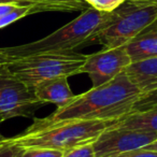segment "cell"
<instances>
[{
    "instance_id": "obj_1",
    "label": "cell",
    "mask_w": 157,
    "mask_h": 157,
    "mask_svg": "<svg viewBox=\"0 0 157 157\" xmlns=\"http://www.w3.org/2000/svg\"><path fill=\"white\" fill-rule=\"evenodd\" d=\"M141 92L122 72L112 81L75 95L48 117L54 121H103L115 123L132 111Z\"/></svg>"
},
{
    "instance_id": "obj_2",
    "label": "cell",
    "mask_w": 157,
    "mask_h": 157,
    "mask_svg": "<svg viewBox=\"0 0 157 157\" xmlns=\"http://www.w3.org/2000/svg\"><path fill=\"white\" fill-rule=\"evenodd\" d=\"M112 124L103 121H54L46 116L33 118L26 130L8 138V141L23 148L46 147L66 152L78 144L95 141Z\"/></svg>"
},
{
    "instance_id": "obj_3",
    "label": "cell",
    "mask_w": 157,
    "mask_h": 157,
    "mask_svg": "<svg viewBox=\"0 0 157 157\" xmlns=\"http://www.w3.org/2000/svg\"><path fill=\"white\" fill-rule=\"evenodd\" d=\"M111 20V13L88 7L78 17L46 37L27 44L10 46L14 60L43 53L72 52L83 44L96 41Z\"/></svg>"
},
{
    "instance_id": "obj_4",
    "label": "cell",
    "mask_w": 157,
    "mask_h": 157,
    "mask_svg": "<svg viewBox=\"0 0 157 157\" xmlns=\"http://www.w3.org/2000/svg\"><path fill=\"white\" fill-rule=\"evenodd\" d=\"M81 53H43L12 61L7 67V74L35 88L40 82L50 78L78 74L85 60Z\"/></svg>"
},
{
    "instance_id": "obj_5",
    "label": "cell",
    "mask_w": 157,
    "mask_h": 157,
    "mask_svg": "<svg viewBox=\"0 0 157 157\" xmlns=\"http://www.w3.org/2000/svg\"><path fill=\"white\" fill-rule=\"evenodd\" d=\"M156 18L157 3L126 0L111 12V20L96 41L102 44L103 48L126 45Z\"/></svg>"
},
{
    "instance_id": "obj_6",
    "label": "cell",
    "mask_w": 157,
    "mask_h": 157,
    "mask_svg": "<svg viewBox=\"0 0 157 157\" xmlns=\"http://www.w3.org/2000/svg\"><path fill=\"white\" fill-rule=\"evenodd\" d=\"M42 105L33 88L10 75L0 76V123L13 117H31Z\"/></svg>"
},
{
    "instance_id": "obj_7",
    "label": "cell",
    "mask_w": 157,
    "mask_h": 157,
    "mask_svg": "<svg viewBox=\"0 0 157 157\" xmlns=\"http://www.w3.org/2000/svg\"><path fill=\"white\" fill-rule=\"evenodd\" d=\"M130 63L125 45L103 48L86 55L78 73H86L92 81V87H98L120 75Z\"/></svg>"
},
{
    "instance_id": "obj_8",
    "label": "cell",
    "mask_w": 157,
    "mask_h": 157,
    "mask_svg": "<svg viewBox=\"0 0 157 157\" xmlns=\"http://www.w3.org/2000/svg\"><path fill=\"white\" fill-rule=\"evenodd\" d=\"M157 140V132L107 128L94 141L95 157H109L143 148Z\"/></svg>"
},
{
    "instance_id": "obj_9",
    "label": "cell",
    "mask_w": 157,
    "mask_h": 157,
    "mask_svg": "<svg viewBox=\"0 0 157 157\" xmlns=\"http://www.w3.org/2000/svg\"><path fill=\"white\" fill-rule=\"evenodd\" d=\"M131 63L157 57V18L125 45Z\"/></svg>"
},
{
    "instance_id": "obj_10",
    "label": "cell",
    "mask_w": 157,
    "mask_h": 157,
    "mask_svg": "<svg viewBox=\"0 0 157 157\" xmlns=\"http://www.w3.org/2000/svg\"><path fill=\"white\" fill-rule=\"evenodd\" d=\"M33 90L37 98L43 105L53 103L56 105L57 108L65 105L75 96L70 88L68 78L66 76L42 81Z\"/></svg>"
},
{
    "instance_id": "obj_11",
    "label": "cell",
    "mask_w": 157,
    "mask_h": 157,
    "mask_svg": "<svg viewBox=\"0 0 157 157\" xmlns=\"http://www.w3.org/2000/svg\"><path fill=\"white\" fill-rule=\"evenodd\" d=\"M125 72L141 94L157 90V57L131 63Z\"/></svg>"
},
{
    "instance_id": "obj_12",
    "label": "cell",
    "mask_w": 157,
    "mask_h": 157,
    "mask_svg": "<svg viewBox=\"0 0 157 157\" xmlns=\"http://www.w3.org/2000/svg\"><path fill=\"white\" fill-rule=\"evenodd\" d=\"M110 127L144 132H157V105L144 111L130 112Z\"/></svg>"
},
{
    "instance_id": "obj_13",
    "label": "cell",
    "mask_w": 157,
    "mask_h": 157,
    "mask_svg": "<svg viewBox=\"0 0 157 157\" xmlns=\"http://www.w3.org/2000/svg\"><path fill=\"white\" fill-rule=\"evenodd\" d=\"M31 2L36 6L37 12H83L88 8V5L84 0H31Z\"/></svg>"
},
{
    "instance_id": "obj_14",
    "label": "cell",
    "mask_w": 157,
    "mask_h": 157,
    "mask_svg": "<svg viewBox=\"0 0 157 157\" xmlns=\"http://www.w3.org/2000/svg\"><path fill=\"white\" fill-rule=\"evenodd\" d=\"M33 13H37V9H36L35 5L17 6L15 9H13L11 12H9L7 15L0 17V29L5 28V27L13 24L16 21Z\"/></svg>"
},
{
    "instance_id": "obj_15",
    "label": "cell",
    "mask_w": 157,
    "mask_h": 157,
    "mask_svg": "<svg viewBox=\"0 0 157 157\" xmlns=\"http://www.w3.org/2000/svg\"><path fill=\"white\" fill-rule=\"evenodd\" d=\"M156 105H157V90H154L152 92L141 94V96L138 98V100L133 105L132 111L131 112L144 111V110L151 109V108L156 107Z\"/></svg>"
},
{
    "instance_id": "obj_16",
    "label": "cell",
    "mask_w": 157,
    "mask_h": 157,
    "mask_svg": "<svg viewBox=\"0 0 157 157\" xmlns=\"http://www.w3.org/2000/svg\"><path fill=\"white\" fill-rule=\"evenodd\" d=\"M63 157H95L94 141L78 144L63 152Z\"/></svg>"
},
{
    "instance_id": "obj_17",
    "label": "cell",
    "mask_w": 157,
    "mask_h": 157,
    "mask_svg": "<svg viewBox=\"0 0 157 157\" xmlns=\"http://www.w3.org/2000/svg\"><path fill=\"white\" fill-rule=\"evenodd\" d=\"M88 7L101 12L111 13L126 0H84Z\"/></svg>"
},
{
    "instance_id": "obj_18",
    "label": "cell",
    "mask_w": 157,
    "mask_h": 157,
    "mask_svg": "<svg viewBox=\"0 0 157 157\" xmlns=\"http://www.w3.org/2000/svg\"><path fill=\"white\" fill-rule=\"evenodd\" d=\"M63 152L46 147H27L21 157H63Z\"/></svg>"
},
{
    "instance_id": "obj_19",
    "label": "cell",
    "mask_w": 157,
    "mask_h": 157,
    "mask_svg": "<svg viewBox=\"0 0 157 157\" xmlns=\"http://www.w3.org/2000/svg\"><path fill=\"white\" fill-rule=\"evenodd\" d=\"M23 152L24 148L22 146L9 142L8 138H6L2 144H0V157H21Z\"/></svg>"
},
{
    "instance_id": "obj_20",
    "label": "cell",
    "mask_w": 157,
    "mask_h": 157,
    "mask_svg": "<svg viewBox=\"0 0 157 157\" xmlns=\"http://www.w3.org/2000/svg\"><path fill=\"white\" fill-rule=\"evenodd\" d=\"M14 61V57L9 48H0V76L8 75L7 67L9 63Z\"/></svg>"
},
{
    "instance_id": "obj_21",
    "label": "cell",
    "mask_w": 157,
    "mask_h": 157,
    "mask_svg": "<svg viewBox=\"0 0 157 157\" xmlns=\"http://www.w3.org/2000/svg\"><path fill=\"white\" fill-rule=\"evenodd\" d=\"M109 157H157V152L148 151L145 148H139V150L130 151V152L122 153V154Z\"/></svg>"
},
{
    "instance_id": "obj_22",
    "label": "cell",
    "mask_w": 157,
    "mask_h": 157,
    "mask_svg": "<svg viewBox=\"0 0 157 157\" xmlns=\"http://www.w3.org/2000/svg\"><path fill=\"white\" fill-rule=\"evenodd\" d=\"M0 5H20V6H26V5H33L31 0H0Z\"/></svg>"
},
{
    "instance_id": "obj_23",
    "label": "cell",
    "mask_w": 157,
    "mask_h": 157,
    "mask_svg": "<svg viewBox=\"0 0 157 157\" xmlns=\"http://www.w3.org/2000/svg\"><path fill=\"white\" fill-rule=\"evenodd\" d=\"M20 5H0V17L7 15L9 12H11L13 9H15Z\"/></svg>"
},
{
    "instance_id": "obj_24",
    "label": "cell",
    "mask_w": 157,
    "mask_h": 157,
    "mask_svg": "<svg viewBox=\"0 0 157 157\" xmlns=\"http://www.w3.org/2000/svg\"><path fill=\"white\" fill-rule=\"evenodd\" d=\"M143 148L148 150V151H153V152H157V140L153 142V143H151L150 145L145 146V147H143Z\"/></svg>"
},
{
    "instance_id": "obj_25",
    "label": "cell",
    "mask_w": 157,
    "mask_h": 157,
    "mask_svg": "<svg viewBox=\"0 0 157 157\" xmlns=\"http://www.w3.org/2000/svg\"><path fill=\"white\" fill-rule=\"evenodd\" d=\"M135 1H145V2H153V3H157V0H135Z\"/></svg>"
},
{
    "instance_id": "obj_26",
    "label": "cell",
    "mask_w": 157,
    "mask_h": 157,
    "mask_svg": "<svg viewBox=\"0 0 157 157\" xmlns=\"http://www.w3.org/2000/svg\"><path fill=\"white\" fill-rule=\"evenodd\" d=\"M1 124V123H0ZM6 139V137H3L2 135H1V132H0V141H2V140H5Z\"/></svg>"
},
{
    "instance_id": "obj_27",
    "label": "cell",
    "mask_w": 157,
    "mask_h": 157,
    "mask_svg": "<svg viewBox=\"0 0 157 157\" xmlns=\"http://www.w3.org/2000/svg\"><path fill=\"white\" fill-rule=\"evenodd\" d=\"M5 140H6V139H5ZM5 140H2V141H0V144H2L3 142H5Z\"/></svg>"
}]
</instances>
